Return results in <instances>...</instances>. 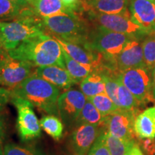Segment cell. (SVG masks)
I'll return each instance as SVG.
<instances>
[{
	"label": "cell",
	"mask_w": 155,
	"mask_h": 155,
	"mask_svg": "<svg viewBox=\"0 0 155 155\" xmlns=\"http://www.w3.org/2000/svg\"><path fill=\"white\" fill-rule=\"evenodd\" d=\"M8 54L10 57L28 62L34 67L57 65L66 68L61 45L55 38L45 34L25 40Z\"/></svg>",
	"instance_id": "1"
},
{
	"label": "cell",
	"mask_w": 155,
	"mask_h": 155,
	"mask_svg": "<svg viewBox=\"0 0 155 155\" xmlns=\"http://www.w3.org/2000/svg\"><path fill=\"white\" fill-rule=\"evenodd\" d=\"M10 90L12 94L24 98L48 115L59 116L60 89L38 75H31Z\"/></svg>",
	"instance_id": "2"
},
{
	"label": "cell",
	"mask_w": 155,
	"mask_h": 155,
	"mask_svg": "<svg viewBox=\"0 0 155 155\" xmlns=\"http://www.w3.org/2000/svg\"><path fill=\"white\" fill-rule=\"evenodd\" d=\"M43 21L25 16L13 22H0V40L7 53L25 40L45 34Z\"/></svg>",
	"instance_id": "3"
},
{
	"label": "cell",
	"mask_w": 155,
	"mask_h": 155,
	"mask_svg": "<svg viewBox=\"0 0 155 155\" xmlns=\"http://www.w3.org/2000/svg\"><path fill=\"white\" fill-rule=\"evenodd\" d=\"M42 21L50 31L65 41L85 46L89 36L88 28L78 17L73 15H57L45 17Z\"/></svg>",
	"instance_id": "4"
},
{
	"label": "cell",
	"mask_w": 155,
	"mask_h": 155,
	"mask_svg": "<svg viewBox=\"0 0 155 155\" xmlns=\"http://www.w3.org/2000/svg\"><path fill=\"white\" fill-rule=\"evenodd\" d=\"M132 39L136 38L98 27L95 32L89 34L85 47L93 51L98 52L107 61L116 63V58Z\"/></svg>",
	"instance_id": "5"
},
{
	"label": "cell",
	"mask_w": 155,
	"mask_h": 155,
	"mask_svg": "<svg viewBox=\"0 0 155 155\" xmlns=\"http://www.w3.org/2000/svg\"><path fill=\"white\" fill-rule=\"evenodd\" d=\"M91 18L98 25L106 30L131 36L138 40L149 35L139 24L134 20L128 10L121 14L108 15L91 12Z\"/></svg>",
	"instance_id": "6"
},
{
	"label": "cell",
	"mask_w": 155,
	"mask_h": 155,
	"mask_svg": "<svg viewBox=\"0 0 155 155\" xmlns=\"http://www.w3.org/2000/svg\"><path fill=\"white\" fill-rule=\"evenodd\" d=\"M152 71L146 66L121 71L119 78L141 105L152 102Z\"/></svg>",
	"instance_id": "7"
},
{
	"label": "cell",
	"mask_w": 155,
	"mask_h": 155,
	"mask_svg": "<svg viewBox=\"0 0 155 155\" xmlns=\"http://www.w3.org/2000/svg\"><path fill=\"white\" fill-rule=\"evenodd\" d=\"M11 102L17 108V128L20 139L27 141L40 137L41 127L34 112L33 105L24 98L12 94Z\"/></svg>",
	"instance_id": "8"
},
{
	"label": "cell",
	"mask_w": 155,
	"mask_h": 155,
	"mask_svg": "<svg viewBox=\"0 0 155 155\" xmlns=\"http://www.w3.org/2000/svg\"><path fill=\"white\" fill-rule=\"evenodd\" d=\"M86 101L87 97L81 91L71 89L60 94L58 99V114L65 127H75Z\"/></svg>",
	"instance_id": "9"
},
{
	"label": "cell",
	"mask_w": 155,
	"mask_h": 155,
	"mask_svg": "<svg viewBox=\"0 0 155 155\" xmlns=\"http://www.w3.org/2000/svg\"><path fill=\"white\" fill-rule=\"evenodd\" d=\"M139 113L119 108L104 117L105 130L114 137L126 140H134V121Z\"/></svg>",
	"instance_id": "10"
},
{
	"label": "cell",
	"mask_w": 155,
	"mask_h": 155,
	"mask_svg": "<svg viewBox=\"0 0 155 155\" xmlns=\"http://www.w3.org/2000/svg\"><path fill=\"white\" fill-rule=\"evenodd\" d=\"M104 129V126L91 124H81L74 127L66 143L70 154H88L92 145Z\"/></svg>",
	"instance_id": "11"
},
{
	"label": "cell",
	"mask_w": 155,
	"mask_h": 155,
	"mask_svg": "<svg viewBox=\"0 0 155 155\" xmlns=\"http://www.w3.org/2000/svg\"><path fill=\"white\" fill-rule=\"evenodd\" d=\"M34 66L8 55L0 60V85L13 88L32 74Z\"/></svg>",
	"instance_id": "12"
},
{
	"label": "cell",
	"mask_w": 155,
	"mask_h": 155,
	"mask_svg": "<svg viewBox=\"0 0 155 155\" xmlns=\"http://www.w3.org/2000/svg\"><path fill=\"white\" fill-rule=\"evenodd\" d=\"M131 17L147 34L155 35V0H131Z\"/></svg>",
	"instance_id": "13"
},
{
	"label": "cell",
	"mask_w": 155,
	"mask_h": 155,
	"mask_svg": "<svg viewBox=\"0 0 155 155\" xmlns=\"http://www.w3.org/2000/svg\"><path fill=\"white\" fill-rule=\"evenodd\" d=\"M117 69L121 71L145 66L142 45L138 39H132L126 45L115 59Z\"/></svg>",
	"instance_id": "14"
},
{
	"label": "cell",
	"mask_w": 155,
	"mask_h": 155,
	"mask_svg": "<svg viewBox=\"0 0 155 155\" xmlns=\"http://www.w3.org/2000/svg\"><path fill=\"white\" fill-rule=\"evenodd\" d=\"M61 45L62 49L71 58L78 63L94 66L97 71L101 65V58L94 53L95 51L86 48L85 46L72 43L61 38H55Z\"/></svg>",
	"instance_id": "15"
},
{
	"label": "cell",
	"mask_w": 155,
	"mask_h": 155,
	"mask_svg": "<svg viewBox=\"0 0 155 155\" xmlns=\"http://www.w3.org/2000/svg\"><path fill=\"white\" fill-rule=\"evenodd\" d=\"M35 75L63 90H69L75 84L67 69L57 65L38 67L35 71Z\"/></svg>",
	"instance_id": "16"
},
{
	"label": "cell",
	"mask_w": 155,
	"mask_h": 155,
	"mask_svg": "<svg viewBox=\"0 0 155 155\" xmlns=\"http://www.w3.org/2000/svg\"><path fill=\"white\" fill-rule=\"evenodd\" d=\"M134 128L135 135L139 139L155 138V106L137 116Z\"/></svg>",
	"instance_id": "17"
},
{
	"label": "cell",
	"mask_w": 155,
	"mask_h": 155,
	"mask_svg": "<svg viewBox=\"0 0 155 155\" xmlns=\"http://www.w3.org/2000/svg\"><path fill=\"white\" fill-rule=\"evenodd\" d=\"M31 5L34 13L42 18L57 15H73L71 11L64 5L62 0H35Z\"/></svg>",
	"instance_id": "18"
},
{
	"label": "cell",
	"mask_w": 155,
	"mask_h": 155,
	"mask_svg": "<svg viewBox=\"0 0 155 155\" xmlns=\"http://www.w3.org/2000/svg\"><path fill=\"white\" fill-rule=\"evenodd\" d=\"M131 0H89L91 12L108 15L121 14L127 10Z\"/></svg>",
	"instance_id": "19"
},
{
	"label": "cell",
	"mask_w": 155,
	"mask_h": 155,
	"mask_svg": "<svg viewBox=\"0 0 155 155\" xmlns=\"http://www.w3.org/2000/svg\"><path fill=\"white\" fill-rule=\"evenodd\" d=\"M80 87L81 91L87 98L106 93L104 77L98 71H94L81 81Z\"/></svg>",
	"instance_id": "20"
},
{
	"label": "cell",
	"mask_w": 155,
	"mask_h": 155,
	"mask_svg": "<svg viewBox=\"0 0 155 155\" xmlns=\"http://www.w3.org/2000/svg\"><path fill=\"white\" fill-rule=\"evenodd\" d=\"M64 61H65V68L72 77L75 83H80L91 73L96 71V70L94 66L78 63L73 58H71L63 50Z\"/></svg>",
	"instance_id": "21"
},
{
	"label": "cell",
	"mask_w": 155,
	"mask_h": 155,
	"mask_svg": "<svg viewBox=\"0 0 155 155\" xmlns=\"http://www.w3.org/2000/svg\"><path fill=\"white\" fill-rule=\"evenodd\" d=\"M104 117L91 102L87 100L84 107L78 118L75 127L81 124L104 126Z\"/></svg>",
	"instance_id": "22"
},
{
	"label": "cell",
	"mask_w": 155,
	"mask_h": 155,
	"mask_svg": "<svg viewBox=\"0 0 155 155\" xmlns=\"http://www.w3.org/2000/svg\"><path fill=\"white\" fill-rule=\"evenodd\" d=\"M118 83H119L117 91L118 107L121 109L139 113V106H141V104L136 99L134 95L123 84L119 78V75L118 76Z\"/></svg>",
	"instance_id": "23"
},
{
	"label": "cell",
	"mask_w": 155,
	"mask_h": 155,
	"mask_svg": "<svg viewBox=\"0 0 155 155\" xmlns=\"http://www.w3.org/2000/svg\"><path fill=\"white\" fill-rule=\"evenodd\" d=\"M40 127L55 140H60L63 137L64 126L57 116L46 115L40 119Z\"/></svg>",
	"instance_id": "24"
},
{
	"label": "cell",
	"mask_w": 155,
	"mask_h": 155,
	"mask_svg": "<svg viewBox=\"0 0 155 155\" xmlns=\"http://www.w3.org/2000/svg\"><path fill=\"white\" fill-rule=\"evenodd\" d=\"M106 143L111 155H126L136 144L134 140H126L114 137L106 130Z\"/></svg>",
	"instance_id": "25"
},
{
	"label": "cell",
	"mask_w": 155,
	"mask_h": 155,
	"mask_svg": "<svg viewBox=\"0 0 155 155\" xmlns=\"http://www.w3.org/2000/svg\"><path fill=\"white\" fill-rule=\"evenodd\" d=\"M87 100L94 104L103 117H106L119 108L106 93L92 97H88Z\"/></svg>",
	"instance_id": "26"
},
{
	"label": "cell",
	"mask_w": 155,
	"mask_h": 155,
	"mask_svg": "<svg viewBox=\"0 0 155 155\" xmlns=\"http://www.w3.org/2000/svg\"><path fill=\"white\" fill-rule=\"evenodd\" d=\"M144 63L147 68L152 71L155 66V35H152L142 43Z\"/></svg>",
	"instance_id": "27"
},
{
	"label": "cell",
	"mask_w": 155,
	"mask_h": 155,
	"mask_svg": "<svg viewBox=\"0 0 155 155\" xmlns=\"http://www.w3.org/2000/svg\"><path fill=\"white\" fill-rule=\"evenodd\" d=\"M26 10L21 5L13 2L10 0H0V18L10 19L22 15L23 17Z\"/></svg>",
	"instance_id": "28"
},
{
	"label": "cell",
	"mask_w": 155,
	"mask_h": 155,
	"mask_svg": "<svg viewBox=\"0 0 155 155\" xmlns=\"http://www.w3.org/2000/svg\"><path fill=\"white\" fill-rule=\"evenodd\" d=\"M3 155H45L42 150L32 146L7 144L4 147Z\"/></svg>",
	"instance_id": "29"
},
{
	"label": "cell",
	"mask_w": 155,
	"mask_h": 155,
	"mask_svg": "<svg viewBox=\"0 0 155 155\" xmlns=\"http://www.w3.org/2000/svg\"><path fill=\"white\" fill-rule=\"evenodd\" d=\"M104 131H105V128L95 141L94 144L92 145L88 155H111L106 145Z\"/></svg>",
	"instance_id": "30"
},
{
	"label": "cell",
	"mask_w": 155,
	"mask_h": 155,
	"mask_svg": "<svg viewBox=\"0 0 155 155\" xmlns=\"http://www.w3.org/2000/svg\"><path fill=\"white\" fill-rule=\"evenodd\" d=\"M11 90L0 86V111H3L9 101H11Z\"/></svg>",
	"instance_id": "31"
},
{
	"label": "cell",
	"mask_w": 155,
	"mask_h": 155,
	"mask_svg": "<svg viewBox=\"0 0 155 155\" xmlns=\"http://www.w3.org/2000/svg\"><path fill=\"white\" fill-rule=\"evenodd\" d=\"M143 150L147 155H154L155 152V139H139Z\"/></svg>",
	"instance_id": "32"
},
{
	"label": "cell",
	"mask_w": 155,
	"mask_h": 155,
	"mask_svg": "<svg viewBox=\"0 0 155 155\" xmlns=\"http://www.w3.org/2000/svg\"><path fill=\"white\" fill-rule=\"evenodd\" d=\"M6 133V125L5 118L2 114H0V146L2 144L4 139H5Z\"/></svg>",
	"instance_id": "33"
},
{
	"label": "cell",
	"mask_w": 155,
	"mask_h": 155,
	"mask_svg": "<svg viewBox=\"0 0 155 155\" xmlns=\"http://www.w3.org/2000/svg\"><path fill=\"white\" fill-rule=\"evenodd\" d=\"M62 2L68 8L73 12H74L76 9L78 4V0H62Z\"/></svg>",
	"instance_id": "34"
},
{
	"label": "cell",
	"mask_w": 155,
	"mask_h": 155,
	"mask_svg": "<svg viewBox=\"0 0 155 155\" xmlns=\"http://www.w3.org/2000/svg\"><path fill=\"white\" fill-rule=\"evenodd\" d=\"M152 102L155 104V69L152 71Z\"/></svg>",
	"instance_id": "35"
},
{
	"label": "cell",
	"mask_w": 155,
	"mask_h": 155,
	"mask_svg": "<svg viewBox=\"0 0 155 155\" xmlns=\"http://www.w3.org/2000/svg\"><path fill=\"white\" fill-rule=\"evenodd\" d=\"M130 155H144L138 144H134L130 150Z\"/></svg>",
	"instance_id": "36"
},
{
	"label": "cell",
	"mask_w": 155,
	"mask_h": 155,
	"mask_svg": "<svg viewBox=\"0 0 155 155\" xmlns=\"http://www.w3.org/2000/svg\"><path fill=\"white\" fill-rule=\"evenodd\" d=\"M8 55H9L8 53L6 51V50L5 49V48H4L2 45V42L1 40H0V60L3 59V58H6Z\"/></svg>",
	"instance_id": "37"
},
{
	"label": "cell",
	"mask_w": 155,
	"mask_h": 155,
	"mask_svg": "<svg viewBox=\"0 0 155 155\" xmlns=\"http://www.w3.org/2000/svg\"><path fill=\"white\" fill-rule=\"evenodd\" d=\"M10 1L13 2H15V3H16V4H17V5L22 6V7H25V5H24V3L22 2V0H10Z\"/></svg>",
	"instance_id": "38"
},
{
	"label": "cell",
	"mask_w": 155,
	"mask_h": 155,
	"mask_svg": "<svg viewBox=\"0 0 155 155\" xmlns=\"http://www.w3.org/2000/svg\"><path fill=\"white\" fill-rule=\"evenodd\" d=\"M22 2L24 3V5L26 6L27 5H32L35 0H22Z\"/></svg>",
	"instance_id": "39"
},
{
	"label": "cell",
	"mask_w": 155,
	"mask_h": 155,
	"mask_svg": "<svg viewBox=\"0 0 155 155\" xmlns=\"http://www.w3.org/2000/svg\"><path fill=\"white\" fill-rule=\"evenodd\" d=\"M0 155H3V152L1 150V147H0Z\"/></svg>",
	"instance_id": "40"
},
{
	"label": "cell",
	"mask_w": 155,
	"mask_h": 155,
	"mask_svg": "<svg viewBox=\"0 0 155 155\" xmlns=\"http://www.w3.org/2000/svg\"><path fill=\"white\" fill-rule=\"evenodd\" d=\"M130 150H129V152H128L127 153V154H126V155H130Z\"/></svg>",
	"instance_id": "41"
},
{
	"label": "cell",
	"mask_w": 155,
	"mask_h": 155,
	"mask_svg": "<svg viewBox=\"0 0 155 155\" xmlns=\"http://www.w3.org/2000/svg\"><path fill=\"white\" fill-rule=\"evenodd\" d=\"M154 69H155V66H154Z\"/></svg>",
	"instance_id": "42"
},
{
	"label": "cell",
	"mask_w": 155,
	"mask_h": 155,
	"mask_svg": "<svg viewBox=\"0 0 155 155\" xmlns=\"http://www.w3.org/2000/svg\"><path fill=\"white\" fill-rule=\"evenodd\" d=\"M154 155H155V152H154Z\"/></svg>",
	"instance_id": "43"
},
{
	"label": "cell",
	"mask_w": 155,
	"mask_h": 155,
	"mask_svg": "<svg viewBox=\"0 0 155 155\" xmlns=\"http://www.w3.org/2000/svg\"><path fill=\"white\" fill-rule=\"evenodd\" d=\"M0 22H1V21H0Z\"/></svg>",
	"instance_id": "44"
}]
</instances>
